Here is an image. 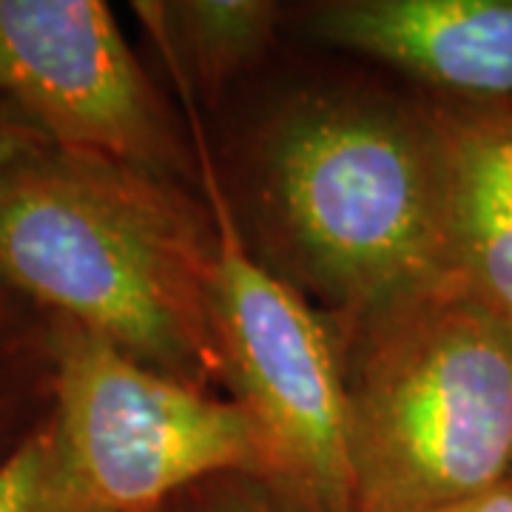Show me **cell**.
<instances>
[{"mask_svg": "<svg viewBox=\"0 0 512 512\" xmlns=\"http://www.w3.org/2000/svg\"><path fill=\"white\" fill-rule=\"evenodd\" d=\"M217 237L171 180L46 146L0 183V279L140 365L205 390Z\"/></svg>", "mask_w": 512, "mask_h": 512, "instance_id": "6da1fadb", "label": "cell"}, {"mask_svg": "<svg viewBox=\"0 0 512 512\" xmlns=\"http://www.w3.org/2000/svg\"><path fill=\"white\" fill-rule=\"evenodd\" d=\"M262 200L299 271L350 319L456 279L436 114L296 103L262 146Z\"/></svg>", "mask_w": 512, "mask_h": 512, "instance_id": "7a4b0ae2", "label": "cell"}, {"mask_svg": "<svg viewBox=\"0 0 512 512\" xmlns=\"http://www.w3.org/2000/svg\"><path fill=\"white\" fill-rule=\"evenodd\" d=\"M353 322V512H439L507 484L512 330L456 279Z\"/></svg>", "mask_w": 512, "mask_h": 512, "instance_id": "3957f363", "label": "cell"}, {"mask_svg": "<svg viewBox=\"0 0 512 512\" xmlns=\"http://www.w3.org/2000/svg\"><path fill=\"white\" fill-rule=\"evenodd\" d=\"M55 419L74 481L97 512H160L188 484L225 473L274 478L254 416L177 382L92 330L49 319Z\"/></svg>", "mask_w": 512, "mask_h": 512, "instance_id": "277c9868", "label": "cell"}, {"mask_svg": "<svg viewBox=\"0 0 512 512\" xmlns=\"http://www.w3.org/2000/svg\"><path fill=\"white\" fill-rule=\"evenodd\" d=\"M217 237L211 322L222 379L265 433L279 487L311 512H353L345 353L311 305L248 254L202 151Z\"/></svg>", "mask_w": 512, "mask_h": 512, "instance_id": "5b68a950", "label": "cell"}, {"mask_svg": "<svg viewBox=\"0 0 512 512\" xmlns=\"http://www.w3.org/2000/svg\"><path fill=\"white\" fill-rule=\"evenodd\" d=\"M0 103L49 146L183 174L157 92L100 0H0Z\"/></svg>", "mask_w": 512, "mask_h": 512, "instance_id": "8992f818", "label": "cell"}, {"mask_svg": "<svg viewBox=\"0 0 512 512\" xmlns=\"http://www.w3.org/2000/svg\"><path fill=\"white\" fill-rule=\"evenodd\" d=\"M305 32L470 103L512 100V0H330Z\"/></svg>", "mask_w": 512, "mask_h": 512, "instance_id": "52a82bcc", "label": "cell"}, {"mask_svg": "<svg viewBox=\"0 0 512 512\" xmlns=\"http://www.w3.org/2000/svg\"><path fill=\"white\" fill-rule=\"evenodd\" d=\"M447 160L456 282L512 330V103L436 114Z\"/></svg>", "mask_w": 512, "mask_h": 512, "instance_id": "ba28073f", "label": "cell"}, {"mask_svg": "<svg viewBox=\"0 0 512 512\" xmlns=\"http://www.w3.org/2000/svg\"><path fill=\"white\" fill-rule=\"evenodd\" d=\"M165 52L183 63L202 89H220L268 49L279 6L268 0H180L134 3Z\"/></svg>", "mask_w": 512, "mask_h": 512, "instance_id": "9c48e42d", "label": "cell"}, {"mask_svg": "<svg viewBox=\"0 0 512 512\" xmlns=\"http://www.w3.org/2000/svg\"><path fill=\"white\" fill-rule=\"evenodd\" d=\"M0 512H97L74 481L52 416L0 461Z\"/></svg>", "mask_w": 512, "mask_h": 512, "instance_id": "30bf717a", "label": "cell"}, {"mask_svg": "<svg viewBox=\"0 0 512 512\" xmlns=\"http://www.w3.org/2000/svg\"><path fill=\"white\" fill-rule=\"evenodd\" d=\"M46 146H49V140L23 114L0 103V183L6 180V174L15 165Z\"/></svg>", "mask_w": 512, "mask_h": 512, "instance_id": "8fae6325", "label": "cell"}, {"mask_svg": "<svg viewBox=\"0 0 512 512\" xmlns=\"http://www.w3.org/2000/svg\"><path fill=\"white\" fill-rule=\"evenodd\" d=\"M439 512H512V481L495 487L490 493L478 495L473 501H464L456 507H447Z\"/></svg>", "mask_w": 512, "mask_h": 512, "instance_id": "7c38bea8", "label": "cell"}, {"mask_svg": "<svg viewBox=\"0 0 512 512\" xmlns=\"http://www.w3.org/2000/svg\"><path fill=\"white\" fill-rule=\"evenodd\" d=\"M211 512H274L265 501H259V498H251V495H225L220 498Z\"/></svg>", "mask_w": 512, "mask_h": 512, "instance_id": "4fadbf2b", "label": "cell"}, {"mask_svg": "<svg viewBox=\"0 0 512 512\" xmlns=\"http://www.w3.org/2000/svg\"><path fill=\"white\" fill-rule=\"evenodd\" d=\"M510 481H512V476H510Z\"/></svg>", "mask_w": 512, "mask_h": 512, "instance_id": "5bb4252c", "label": "cell"}]
</instances>
